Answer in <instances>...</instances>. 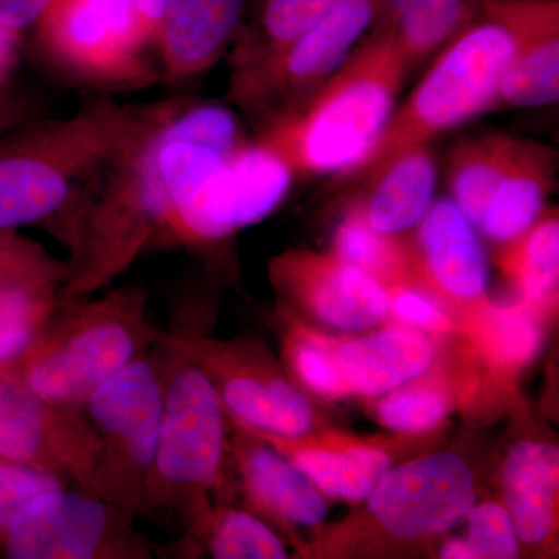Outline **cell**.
Returning a JSON list of instances; mask_svg holds the SVG:
<instances>
[{"instance_id": "cell-1", "label": "cell", "mask_w": 559, "mask_h": 559, "mask_svg": "<svg viewBox=\"0 0 559 559\" xmlns=\"http://www.w3.org/2000/svg\"><path fill=\"white\" fill-rule=\"evenodd\" d=\"M245 142L224 106L157 103L55 229L70 253L58 300L98 293L154 242H165L176 210Z\"/></svg>"}, {"instance_id": "cell-2", "label": "cell", "mask_w": 559, "mask_h": 559, "mask_svg": "<svg viewBox=\"0 0 559 559\" xmlns=\"http://www.w3.org/2000/svg\"><path fill=\"white\" fill-rule=\"evenodd\" d=\"M406 73L392 33L374 22L333 75L267 117L259 140L283 157L294 176L341 178L373 148Z\"/></svg>"}, {"instance_id": "cell-3", "label": "cell", "mask_w": 559, "mask_h": 559, "mask_svg": "<svg viewBox=\"0 0 559 559\" xmlns=\"http://www.w3.org/2000/svg\"><path fill=\"white\" fill-rule=\"evenodd\" d=\"M87 103L72 117L28 121L0 138V229L51 231L92 179L131 142L156 109Z\"/></svg>"}, {"instance_id": "cell-4", "label": "cell", "mask_w": 559, "mask_h": 559, "mask_svg": "<svg viewBox=\"0 0 559 559\" xmlns=\"http://www.w3.org/2000/svg\"><path fill=\"white\" fill-rule=\"evenodd\" d=\"M514 47V0H487L476 20L443 46L411 97L393 110L373 148L340 179L366 186L404 151L496 108Z\"/></svg>"}, {"instance_id": "cell-5", "label": "cell", "mask_w": 559, "mask_h": 559, "mask_svg": "<svg viewBox=\"0 0 559 559\" xmlns=\"http://www.w3.org/2000/svg\"><path fill=\"white\" fill-rule=\"evenodd\" d=\"M165 336L148 318L142 286L60 301L10 377L47 403L83 411L95 389Z\"/></svg>"}, {"instance_id": "cell-6", "label": "cell", "mask_w": 559, "mask_h": 559, "mask_svg": "<svg viewBox=\"0 0 559 559\" xmlns=\"http://www.w3.org/2000/svg\"><path fill=\"white\" fill-rule=\"evenodd\" d=\"M191 329L167 333L164 414L145 511L189 520L229 488L230 419L190 344Z\"/></svg>"}, {"instance_id": "cell-7", "label": "cell", "mask_w": 559, "mask_h": 559, "mask_svg": "<svg viewBox=\"0 0 559 559\" xmlns=\"http://www.w3.org/2000/svg\"><path fill=\"white\" fill-rule=\"evenodd\" d=\"M167 336L95 389L83 407L100 441L95 496L140 516L164 414Z\"/></svg>"}, {"instance_id": "cell-8", "label": "cell", "mask_w": 559, "mask_h": 559, "mask_svg": "<svg viewBox=\"0 0 559 559\" xmlns=\"http://www.w3.org/2000/svg\"><path fill=\"white\" fill-rule=\"evenodd\" d=\"M36 27L44 53L92 86L139 90L159 79L132 0H51Z\"/></svg>"}, {"instance_id": "cell-9", "label": "cell", "mask_w": 559, "mask_h": 559, "mask_svg": "<svg viewBox=\"0 0 559 559\" xmlns=\"http://www.w3.org/2000/svg\"><path fill=\"white\" fill-rule=\"evenodd\" d=\"M380 14L381 0H341L297 38L235 68L230 97L267 117L300 102L341 68Z\"/></svg>"}, {"instance_id": "cell-10", "label": "cell", "mask_w": 559, "mask_h": 559, "mask_svg": "<svg viewBox=\"0 0 559 559\" xmlns=\"http://www.w3.org/2000/svg\"><path fill=\"white\" fill-rule=\"evenodd\" d=\"M135 514L79 488L32 500L7 530L10 559H150L154 547L134 527Z\"/></svg>"}, {"instance_id": "cell-11", "label": "cell", "mask_w": 559, "mask_h": 559, "mask_svg": "<svg viewBox=\"0 0 559 559\" xmlns=\"http://www.w3.org/2000/svg\"><path fill=\"white\" fill-rule=\"evenodd\" d=\"M190 344L235 425L282 439H307L329 430L311 396L260 344L210 340L193 329Z\"/></svg>"}, {"instance_id": "cell-12", "label": "cell", "mask_w": 559, "mask_h": 559, "mask_svg": "<svg viewBox=\"0 0 559 559\" xmlns=\"http://www.w3.org/2000/svg\"><path fill=\"white\" fill-rule=\"evenodd\" d=\"M294 178L289 165L266 143L245 142L176 210L165 242L202 248L226 240L270 216Z\"/></svg>"}, {"instance_id": "cell-13", "label": "cell", "mask_w": 559, "mask_h": 559, "mask_svg": "<svg viewBox=\"0 0 559 559\" xmlns=\"http://www.w3.org/2000/svg\"><path fill=\"white\" fill-rule=\"evenodd\" d=\"M476 499L469 463L443 451L392 466L364 502L366 516L384 538L419 544L465 521Z\"/></svg>"}, {"instance_id": "cell-14", "label": "cell", "mask_w": 559, "mask_h": 559, "mask_svg": "<svg viewBox=\"0 0 559 559\" xmlns=\"http://www.w3.org/2000/svg\"><path fill=\"white\" fill-rule=\"evenodd\" d=\"M0 457L95 495L100 441L83 411L55 406L0 373Z\"/></svg>"}, {"instance_id": "cell-15", "label": "cell", "mask_w": 559, "mask_h": 559, "mask_svg": "<svg viewBox=\"0 0 559 559\" xmlns=\"http://www.w3.org/2000/svg\"><path fill=\"white\" fill-rule=\"evenodd\" d=\"M267 271L283 310L301 312L326 329L364 333L390 318L388 288L331 250H288L274 257Z\"/></svg>"}, {"instance_id": "cell-16", "label": "cell", "mask_w": 559, "mask_h": 559, "mask_svg": "<svg viewBox=\"0 0 559 559\" xmlns=\"http://www.w3.org/2000/svg\"><path fill=\"white\" fill-rule=\"evenodd\" d=\"M230 465L248 510L283 530L316 528L329 516V498L293 462L250 430L230 421Z\"/></svg>"}, {"instance_id": "cell-17", "label": "cell", "mask_w": 559, "mask_h": 559, "mask_svg": "<svg viewBox=\"0 0 559 559\" xmlns=\"http://www.w3.org/2000/svg\"><path fill=\"white\" fill-rule=\"evenodd\" d=\"M474 229L454 201L443 200L432 204L412 241L421 289L452 314L487 299L488 261Z\"/></svg>"}, {"instance_id": "cell-18", "label": "cell", "mask_w": 559, "mask_h": 559, "mask_svg": "<svg viewBox=\"0 0 559 559\" xmlns=\"http://www.w3.org/2000/svg\"><path fill=\"white\" fill-rule=\"evenodd\" d=\"M441 353V336L395 320L358 336H333L334 364L347 399H378L428 373Z\"/></svg>"}, {"instance_id": "cell-19", "label": "cell", "mask_w": 559, "mask_h": 559, "mask_svg": "<svg viewBox=\"0 0 559 559\" xmlns=\"http://www.w3.org/2000/svg\"><path fill=\"white\" fill-rule=\"evenodd\" d=\"M255 436L293 460L326 498L347 503L369 498L393 466L392 455L384 448L334 430L307 439Z\"/></svg>"}, {"instance_id": "cell-20", "label": "cell", "mask_w": 559, "mask_h": 559, "mask_svg": "<svg viewBox=\"0 0 559 559\" xmlns=\"http://www.w3.org/2000/svg\"><path fill=\"white\" fill-rule=\"evenodd\" d=\"M246 0H167L154 47L170 79L212 68L240 32Z\"/></svg>"}, {"instance_id": "cell-21", "label": "cell", "mask_w": 559, "mask_h": 559, "mask_svg": "<svg viewBox=\"0 0 559 559\" xmlns=\"http://www.w3.org/2000/svg\"><path fill=\"white\" fill-rule=\"evenodd\" d=\"M516 47L500 81L498 105L533 108L559 97V0H514Z\"/></svg>"}, {"instance_id": "cell-22", "label": "cell", "mask_w": 559, "mask_h": 559, "mask_svg": "<svg viewBox=\"0 0 559 559\" xmlns=\"http://www.w3.org/2000/svg\"><path fill=\"white\" fill-rule=\"evenodd\" d=\"M503 506L521 544L546 546L558 528L559 451L544 440H521L507 451L500 468Z\"/></svg>"}, {"instance_id": "cell-23", "label": "cell", "mask_w": 559, "mask_h": 559, "mask_svg": "<svg viewBox=\"0 0 559 559\" xmlns=\"http://www.w3.org/2000/svg\"><path fill=\"white\" fill-rule=\"evenodd\" d=\"M437 170L428 143L395 157L388 167L362 186L352 202L373 229L400 235L414 229L433 204Z\"/></svg>"}, {"instance_id": "cell-24", "label": "cell", "mask_w": 559, "mask_h": 559, "mask_svg": "<svg viewBox=\"0 0 559 559\" xmlns=\"http://www.w3.org/2000/svg\"><path fill=\"white\" fill-rule=\"evenodd\" d=\"M555 171V151L522 139L520 153L492 191L477 229L499 245L520 237L543 213Z\"/></svg>"}, {"instance_id": "cell-25", "label": "cell", "mask_w": 559, "mask_h": 559, "mask_svg": "<svg viewBox=\"0 0 559 559\" xmlns=\"http://www.w3.org/2000/svg\"><path fill=\"white\" fill-rule=\"evenodd\" d=\"M465 314V334L499 377H516L539 355L543 320L524 301L492 304L484 299Z\"/></svg>"}, {"instance_id": "cell-26", "label": "cell", "mask_w": 559, "mask_h": 559, "mask_svg": "<svg viewBox=\"0 0 559 559\" xmlns=\"http://www.w3.org/2000/svg\"><path fill=\"white\" fill-rule=\"evenodd\" d=\"M487 0H381L377 22L392 33L407 70L447 46Z\"/></svg>"}, {"instance_id": "cell-27", "label": "cell", "mask_w": 559, "mask_h": 559, "mask_svg": "<svg viewBox=\"0 0 559 559\" xmlns=\"http://www.w3.org/2000/svg\"><path fill=\"white\" fill-rule=\"evenodd\" d=\"M500 271L513 283L520 300L540 319L558 305L559 219L557 210L540 215L524 234L503 242L498 255Z\"/></svg>"}, {"instance_id": "cell-28", "label": "cell", "mask_w": 559, "mask_h": 559, "mask_svg": "<svg viewBox=\"0 0 559 559\" xmlns=\"http://www.w3.org/2000/svg\"><path fill=\"white\" fill-rule=\"evenodd\" d=\"M469 390L459 371L441 366L374 399L373 417L382 428L403 436L439 429Z\"/></svg>"}, {"instance_id": "cell-29", "label": "cell", "mask_w": 559, "mask_h": 559, "mask_svg": "<svg viewBox=\"0 0 559 559\" xmlns=\"http://www.w3.org/2000/svg\"><path fill=\"white\" fill-rule=\"evenodd\" d=\"M186 546L197 544L215 559H285L289 558L285 540L249 510L213 506L197 511L183 522Z\"/></svg>"}, {"instance_id": "cell-30", "label": "cell", "mask_w": 559, "mask_h": 559, "mask_svg": "<svg viewBox=\"0 0 559 559\" xmlns=\"http://www.w3.org/2000/svg\"><path fill=\"white\" fill-rule=\"evenodd\" d=\"M331 252L367 272L388 289L396 286L421 289L412 242L399 235L373 229L352 205L345 210L334 230Z\"/></svg>"}, {"instance_id": "cell-31", "label": "cell", "mask_w": 559, "mask_h": 559, "mask_svg": "<svg viewBox=\"0 0 559 559\" xmlns=\"http://www.w3.org/2000/svg\"><path fill=\"white\" fill-rule=\"evenodd\" d=\"M522 139L489 134L468 139L452 151L450 186L454 204L479 227L492 191L516 159Z\"/></svg>"}, {"instance_id": "cell-32", "label": "cell", "mask_w": 559, "mask_h": 559, "mask_svg": "<svg viewBox=\"0 0 559 559\" xmlns=\"http://www.w3.org/2000/svg\"><path fill=\"white\" fill-rule=\"evenodd\" d=\"M60 286L49 283L0 285V373L11 374L57 310Z\"/></svg>"}, {"instance_id": "cell-33", "label": "cell", "mask_w": 559, "mask_h": 559, "mask_svg": "<svg viewBox=\"0 0 559 559\" xmlns=\"http://www.w3.org/2000/svg\"><path fill=\"white\" fill-rule=\"evenodd\" d=\"M341 0H263L252 27L238 32L234 68L285 46L310 28Z\"/></svg>"}, {"instance_id": "cell-34", "label": "cell", "mask_w": 559, "mask_h": 559, "mask_svg": "<svg viewBox=\"0 0 559 559\" xmlns=\"http://www.w3.org/2000/svg\"><path fill=\"white\" fill-rule=\"evenodd\" d=\"M283 312L290 318L283 337V360L290 380L320 400H347L334 364L333 336Z\"/></svg>"}, {"instance_id": "cell-35", "label": "cell", "mask_w": 559, "mask_h": 559, "mask_svg": "<svg viewBox=\"0 0 559 559\" xmlns=\"http://www.w3.org/2000/svg\"><path fill=\"white\" fill-rule=\"evenodd\" d=\"M68 263L17 230L0 229V285L49 283L64 285Z\"/></svg>"}, {"instance_id": "cell-36", "label": "cell", "mask_w": 559, "mask_h": 559, "mask_svg": "<svg viewBox=\"0 0 559 559\" xmlns=\"http://www.w3.org/2000/svg\"><path fill=\"white\" fill-rule=\"evenodd\" d=\"M468 524L465 539L477 559H514L520 557L521 540L510 511L503 503L485 500L474 503L465 516Z\"/></svg>"}, {"instance_id": "cell-37", "label": "cell", "mask_w": 559, "mask_h": 559, "mask_svg": "<svg viewBox=\"0 0 559 559\" xmlns=\"http://www.w3.org/2000/svg\"><path fill=\"white\" fill-rule=\"evenodd\" d=\"M69 487L57 476L44 473L32 466L22 465L13 460L0 457V543L32 500L51 489Z\"/></svg>"}, {"instance_id": "cell-38", "label": "cell", "mask_w": 559, "mask_h": 559, "mask_svg": "<svg viewBox=\"0 0 559 559\" xmlns=\"http://www.w3.org/2000/svg\"><path fill=\"white\" fill-rule=\"evenodd\" d=\"M390 318L412 329L426 331L436 336H454L459 333L457 319L432 294L417 288L396 286L390 288Z\"/></svg>"}, {"instance_id": "cell-39", "label": "cell", "mask_w": 559, "mask_h": 559, "mask_svg": "<svg viewBox=\"0 0 559 559\" xmlns=\"http://www.w3.org/2000/svg\"><path fill=\"white\" fill-rule=\"evenodd\" d=\"M51 0H0V22L10 31L21 33L38 24Z\"/></svg>"}, {"instance_id": "cell-40", "label": "cell", "mask_w": 559, "mask_h": 559, "mask_svg": "<svg viewBox=\"0 0 559 559\" xmlns=\"http://www.w3.org/2000/svg\"><path fill=\"white\" fill-rule=\"evenodd\" d=\"M35 119L32 105L10 92H0V138Z\"/></svg>"}, {"instance_id": "cell-41", "label": "cell", "mask_w": 559, "mask_h": 559, "mask_svg": "<svg viewBox=\"0 0 559 559\" xmlns=\"http://www.w3.org/2000/svg\"><path fill=\"white\" fill-rule=\"evenodd\" d=\"M17 36L20 33L10 31L0 22V92L17 64Z\"/></svg>"}, {"instance_id": "cell-42", "label": "cell", "mask_w": 559, "mask_h": 559, "mask_svg": "<svg viewBox=\"0 0 559 559\" xmlns=\"http://www.w3.org/2000/svg\"><path fill=\"white\" fill-rule=\"evenodd\" d=\"M132 2H134L140 17H142L143 24H145L146 31L150 33L154 47V40H156L157 32H159L167 0H132Z\"/></svg>"}, {"instance_id": "cell-43", "label": "cell", "mask_w": 559, "mask_h": 559, "mask_svg": "<svg viewBox=\"0 0 559 559\" xmlns=\"http://www.w3.org/2000/svg\"><path fill=\"white\" fill-rule=\"evenodd\" d=\"M439 557L443 559H477L473 547L465 538L451 536L441 544Z\"/></svg>"}]
</instances>
